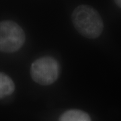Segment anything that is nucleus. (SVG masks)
Listing matches in <instances>:
<instances>
[{"label":"nucleus","mask_w":121,"mask_h":121,"mask_svg":"<svg viewBox=\"0 0 121 121\" xmlns=\"http://www.w3.org/2000/svg\"><path fill=\"white\" fill-rule=\"evenodd\" d=\"M15 90L13 80L4 73L0 72V99L10 95Z\"/></svg>","instance_id":"4"},{"label":"nucleus","mask_w":121,"mask_h":121,"mask_svg":"<svg viewBox=\"0 0 121 121\" xmlns=\"http://www.w3.org/2000/svg\"><path fill=\"white\" fill-rule=\"evenodd\" d=\"M114 1L115 4H116L120 8H121V0H114Z\"/></svg>","instance_id":"6"},{"label":"nucleus","mask_w":121,"mask_h":121,"mask_svg":"<svg viewBox=\"0 0 121 121\" xmlns=\"http://www.w3.org/2000/svg\"><path fill=\"white\" fill-rule=\"evenodd\" d=\"M30 75L35 82L42 86L52 84L58 79L59 65L51 56H43L35 60L30 67Z\"/></svg>","instance_id":"3"},{"label":"nucleus","mask_w":121,"mask_h":121,"mask_svg":"<svg viewBox=\"0 0 121 121\" xmlns=\"http://www.w3.org/2000/svg\"><path fill=\"white\" fill-rule=\"evenodd\" d=\"M71 20L76 30L87 39H96L103 31L102 17L98 11L90 5L78 6L71 14Z\"/></svg>","instance_id":"1"},{"label":"nucleus","mask_w":121,"mask_h":121,"mask_svg":"<svg viewBox=\"0 0 121 121\" xmlns=\"http://www.w3.org/2000/svg\"><path fill=\"white\" fill-rule=\"evenodd\" d=\"M59 121H91L86 112L79 110H69L60 116Z\"/></svg>","instance_id":"5"},{"label":"nucleus","mask_w":121,"mask_h":121,"mask_svg":"<svg viewBox=\"0 0 121 121\" xmlns=\"http://www.w3.org/2000/svg\"><path fill=\"white\" fill-rule=\"evenodd\" d=\"M26 40L24 30L15 22H0V51L14 52L23 46Z\"/></svg>","instance_id":"2"}]
</instances>
